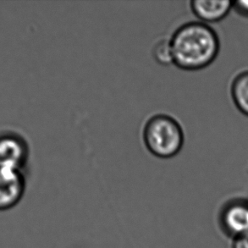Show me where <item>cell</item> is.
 Instances as JSON below:
<instances>
[{
    "mask_svg": "<svg viewBox=\"0 0 248 248\" xmlns=\"http://www.w3.org/2000/svg\"><path fill=\"white\" fill-rule=\"evenodd\" d=\"M169 37L172 64L183 71L208 67L219 53L220 43L216 31L198 20L181 24Z\"/></svg>",
    "mask_w": 248,
    "mask_h": 248,
    "instance_id": "1",
    "label": "cell"
},
{
    "mask_svg": "<svg viewBox=\"0 0 248 248\" xmlns=\"http://www.w3.org/2000/svg\"><path fill=\"white\" fill-rule=\"evenodd\" d=\"M144 148L156 158L169 159L180 154L185 143V132L176 118L155 113L145 120L141 129Z\"/></svg>",
    "mask_w": 248,
    "mask_h": 248,
    "instance_id": "2",
    "label": "cell"
},
{
    "mask_svg": "<svg viewBox=\"0 0 248 248\" xmlns=\"http://www.w3.org/2000/svg\"><path fill=\"white\" fill-rule=\"evenodd\" d=\"M218 227L233 239L248 233V199L234 198L225 202L218 211Z\"/></svg>",
    "mask_w": 248,
    "mask_h": 248,
    "instance_id": "3",
    "label": "cell"
},
{
    "mask_svg": "<svg viewBox=\"0 0 248 248\" xmlns=\"http://www.w3.org/2000/svg\"><path fill=\"white\" fill-rule=\"evenodd\" d=\"M27 188L21 170L0 165V212L15 208L23 198Z\"/></svg>",
    "mask_w": 248,
    "mask_h": 248,
    "instance_id": "4",
    "label": "cell"
},
{
    "mask_svg": "<svg viewBox=\"0 0 248 248\" xmlns=\"http://www.w3.org/2000/svg\"><path fill=\"white\" fill-rule=\"evenodd\" d=\"M29 155V145L21 135L14 131L0 133V165L22 170Z\"/></svg>",
    "mask_w": 248,
    "mask_h": 248,
    "instance_id": "5",
    "label": "cell"
},
{
    "mask_svg": "<svg viewBox=\"0 0 248 248\" xmlns=\"http://www.w3.org/2000/svg\"><path fill=\"white\" fill-rule=\"evenodd\" d=\"M233 2L225 1H209V0H193L190 2V9L198 21L202 23H216L225 19L232 10Z\"/></svg>",
    "mask_w": 248,
    "mask_h": 248,
    "instance_id": "6",
    "label": "cell"
},
{
    "mask_svg": "<svg viewBox=\"0 0 248 248\" xmlns=\"http://www.w3.org/2000/svg\"><path fill=\"white\" fill-rule=\"evenodd\" d=\"M231 93L235 107L248 117V71L235 77L232 81Z\"/></svg>",
    "mask_w": 248,
    "mask_h": 248,
    "instance_id": "7",
    "label": "cell"
},
{
    "mask_svg": "<svg viewBox=\"0 0 248 248\" xmlns=\"http://www.w3.org/2000/svg\"><path fill=\"white\" fill-rule=\"evenodd\" d=\"M152 55L155 61L162 65H169L172 64L170 37H162L155 41L152 47Z\"/></svg>",
    "mask_w": 248,
    "mask_h": 248,
    "instance_id": "8",
    "label": "cell"
},
{
    "mask_svg": "<svg viewBox=\"0 0 248 248\" xmlns=\"http://www.w3.org/2000/svg\"><path fill=\"white\" fill-rule=\"evenodd\" d=\"M232 9L239 16L248 18V1H235L232 4Z\"/></svg>",
    "mask_w": 248,
    "mask_h": 248,
    "instance_id": "9",
    "label": "cell"
},
{
    "mask_svg": "<svg viewBox=\"0 0 248 248\" xmlns=\"http://www.w3.org/2000/svg\"><path fill=\"white\" fill-rule=\"evenodd\" d=\"M232 248H248V233L233 239Z\"/></svg>",
    "mask_w": 248,
    "mask_h": 248,
    "instance_id": "10",
    "label": "cell"
}]
</instances>
